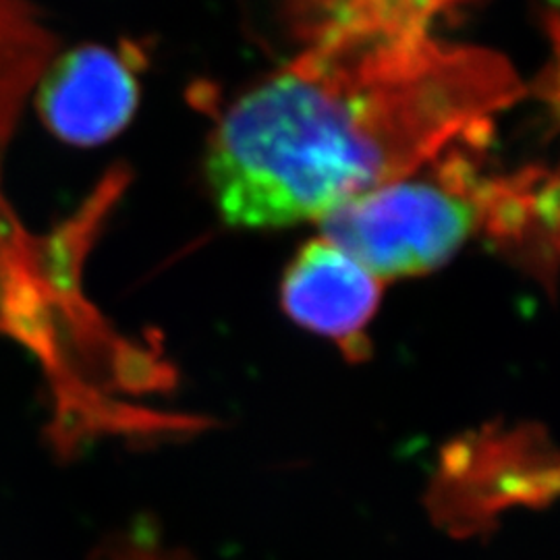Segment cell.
I'll use <instances>...</instances> for the list:
<instances>
[{
	"mask_svg": "<svg viewBox=\"0 0 560 560\" xmlns=\"http://www.w3.org/2000/svg\"><path fill=\"white\" fill-rule=\"evenodd\" d=\"M301 50L224 113L206 175L222 221L279 229L413 177L488 133L523 85L504 57L407 11L291 18Z\"/></svg>",
	"mask_w": 560,
	"mask_h": 560,
	"instance_id": "obj_1",
	"label": "cell"
},
{
	"mask_svg": "<svg viewBox=\"0 0 560 560\" xmlns=\"http://www.w3.org/2000/svg\"><path fill=\"white\" fill-rule=\"evenodd\" d=\"M46 40L40 25L13 0H0V129L11 119L21 92L40 69Z\"/></svg>",
	"mask_w": 560,
	"mask_h": 560,
	"instance_id": "obj_5",
	"label": "cell"
},
{
	"mask_svg": "<svg viewBox=\"0 0 560 560\" xmlns=\"http://www.w3.org/2000/svg\"><path fill=\"white\" fill-rule=\"evenodd\" d=\"M506 180H486L463 161L432 179L397 180L347 201L320 219L322 237L376 279L439 270L481 229L497 231Z\"/></svg>",
	"mask_w": 560,
	"mask_h": 560,
	"instance_id": "obj_2",
	"label": "cell"
},
{
	"mask_svg": "<svg viewBox=\"0 0 560 560\" xmlns=\"http://www.w3.org/2000/svg\"><path fill=\"white\" fill-rule=\"evenodd\" d=\"M140 104V81L129 55L104 46H80L42 73L36 108L67 143L98 145L127 127Z\"/></svg>",
	"mask_w": 560,
	"mask_h": 560,
	"instance_id": "obj_3",
	"label": "cell"
},
{
	"mask_svg": "<svg viewBox=\"0 0 560 560\" xmlns=\"http://www.w3.org/2000/svg\"><path fill=\"white\" fill-rule=\"evenodd\" d=\"M381 295L382 280L324 237L301 247L280 282L287 316L349 353H363L361 342Z\"/></svg>",
	"mask_w": 560,
	"mask_h": 560,
	"instance_id": "obj_4",
	"label": "cell"
}]
</instances>
